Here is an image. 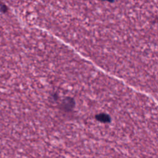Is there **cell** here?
<instances>
[{"instance_id":"6da1fadb","label":"cell","mask_w":158,"mask_h":158,"mask_svg":"<svg viewBox=\"0 0 158 158\" xmlns=\"http://www.w3.org/2000/svg\"><path fill=\"white\" fill-rule=\"evenodd\" d=\"M157 2L40 1L36 22L106 74L156 99Z\"/></svg>"},{"instance_id":"7a4b0ae2","label":"cell","mask_w":158,"mask_h":158,"mask_svg":"<svg viewBox=\"0 0 158 158\" xmlns=\"http://www.w3.org/2000/svg\"><path fill=\"white\" fill-rule=\"evenodd\" d=\"M0 10L2 12H6L7 11V7L6 4L2 3L0 4Z\"/></svg>"}]
</instances>
